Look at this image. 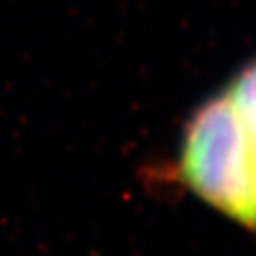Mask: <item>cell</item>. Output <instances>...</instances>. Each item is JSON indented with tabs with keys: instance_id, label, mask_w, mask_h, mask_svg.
Here are the masks:
<instances>
[{
	"instance_id": "1",
	"label": "cell",
	"mask_w": 256,
	"mask_h": 256,
	"mask_svg": "<svg viewBox=\"0 0 256 256\" xmlns=\"http://www.w3.org/2000/svg\"><path fill=\"white\" fill-rule=\"evenodd\" d=\"M176 172L200 200L256 233V156L226 91L204 100L185 123Z\"/></svg>"
},
{
	"instance_id": "2",
	"label": "cell",
	"mask_w": 256,
	"mask_h": 256,
	"mask_svg": "<svg viewBox=\"0 0 256 256\" xmlns=\"http://www.w3.org/2000/svg\"><path fill=\"white\" fill-rule=\"evenodd\" d=\"M224 91L230 94L242 116L256 156V57L230 80L228 88H224Z\"/></svg>"
}]
</instances>
